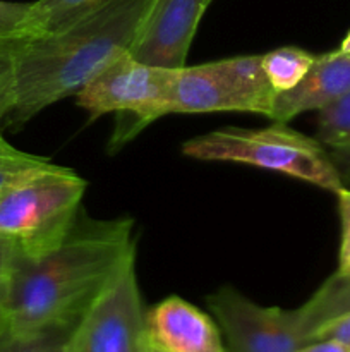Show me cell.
<instances>
[{
  "instance_id": "cell-1",
  "label": "cell",
  "mask_w": 350,
  "mask_h": 352,
  "mask_svg": "<svg viewBox=\"0 0 350 352\" xmlns=\"http://www.w3.org/2000/svg\"><path fill=\"white\" fill-rule=\"evenodd\" d=\"M136 260L134 220L78 217L67 236L40 254L12 246L5 277L10 332L75 323L126 265Z\"/></svg>"
},
{
  "instance_id": "cell-2",
  "label": "cell",
  "mask_w": 350,
  "mask_h": 352,
  "mask_svg": "<svg viewBox=\"0 0 350 352\" xmlns=\"http://www.w3.org/2000/svg\"><path fill=\"white\" fill-rule=\"evenodd\" d=\"M154 0H112L82 19L16 43V105L7 126L21 127L75 96L120 54L130 50Z\"/></svg>"
},
{
  "instance_id": "cell-3",
  "label": "cell",
  "mask_w": 350,
  "mask_h": 352,
  "mask_svg": "<svg viewBox=\"0 0 350 352\" xmlns=\"http://www.w3.org/2000/svg\"><path fill=\"white\" fill-rule=\"evenodd\" d=\"M182 153L201 162H230L264 168L331 192L345 188L325 146L287 124L273 122L261 129L223 127L185 141Z\"/></svg>"
},
{
  "instance_id": "cell-4",
  "label": "cell",
  "mask_w": 350,
  "mask_h": 352,
  "mask_svg": "<svg viewBox=\"0 0 350 352\" xmlns=\"http://www.w3.org/2000/svg\"><path fill=\"white\" fill-rule=\"evenodd\" d=\"M86 181L48 160L0 191V237L17 251L40 254L60 243L78 217Z\"/></svg>"
},
{
  "instance_id": "cell-5",
  "label": "cell",
  "mask_w": 350,
  "mask_h": 352,
  "mask_svg": "<svg viewBox=\"0 0 350 352\" xmlns=\"http://www.w3.org/2000/svg\"><path fill=\"white\" fill-rule=\"evenodd\" d=\"M177 72L141 62L126 52L98 72L75 95V102L89 120L115 113L110 146L120 148L154 120L172 113Z\"/></svg>"
},
{
  "instance_id": "cell-6",
  "label": "cell",
  "mask_w": 350,
  "mask_h": 352,
  "mask_svg": "<svg viewBox=\"0 0 350 352\" xmlns=\"http://www.w3.org/2000/svg\"><path fill=\"white\" fill-rule=\"evenodd\" d=\"M275 96L261 55H239L178 69L172 113L249 112L270 119Z\"/></svg>"
},
{
  "instance_id": "cell-7",
  "label": "cell",
  "mask_w": 350,
  "mask_h": 352,
  "mask_svg": "<svg viewBox=\"0 0 350 352\" xmlns=\"http://www.w3.org/2000/svg\"><path fill=\"white\" fill-rule=\"evenodd\" d=\"M146 309L136 260L122 268L75 325V352H146Z\"/></svg>"
},
{
  "instance_id": "cell-8",
  "label": "cell",
  "mask_w": 350,
  "mask_h": 352,
  "mask_svg": "<svg viewBox=\"0 0 350 352\" xmlns=\"http://www.w3.org/2000/svg\"><path fill=\"white\" fill-rule=\"evenodd\" d=\"M226 352H295L307 344L297 309L261 306L223 285L206 299Z\"/></svg>"
},
{
  "instance_id": "cell-9",
  "label": "cell",
  "mask_w": 350,
  "mask_h": 352,
  "mask_svg": "<svg viewBox=\"0 0 350 352\" xmlns=\"http://www.w3.org/2000/svg\"><path fill=\"white\" fill-rule=\"evenodd\" d=\"M209 3L211 0H154L130 47V55L151 65L184 67Z\"/></svg>"
},
{
  "instance_id": "cell-10",
  "label": "cell",
  "mask_w": 350,
  "mask_h": 352,
  "mask_svg": "<svg viewBox=\"0 0 350 352\" xmlns=\"http://www.w3.org/2000/svg\"><path fill=\"white\" fill-rule=\"evenodd\" d=\"M148 340L163 352H225L215 318L178 296L146 309Z\"/></svg>"
},
{
  "instance_id": "cell-11",
  "label": "cell",
  "mask_w": 350,
  "mask_h": 352,
  "mask_svg": "<svg viewBox=\"0 0 350 352\" xmlns=\"http://www.w3.org/2000/svg\"><path fill=\"white\" fill-rule=\"evenodd\" d=\"M350 91V55L338 50L316 55L307 74L295 88L277 93L270 119L288 124L294 117L321 110Z\"/></svg>"
},
{
  "instance_id": "cell-12",
  "label": "cell",
  "mask_w": 350,
  "mask_h": 352,
  "mask_svg": "<svg viewBox=\"0 0 350 352\" xmlns=\"http://www.w3.org/2000/svg\"><path fill=\"white\" fill-rule=\"evenodd\" d=\"M297 311L302 332L307 340H312L323 325L350 311V270L335 272Z\"/></svg>"
},
{
  "instance_id": "cell-13",
  "label": "cell",
  "mask_w": 350,
  "mask_h": 352,
  "mask_svg": "<svg viewBox=\"0 0 350 352\" xmlns=\"http://www.w3.org/2000/svg\"><path fill=\"white\" fill-rule=\"evenodd\" d=\"M112 0H36L31 2L30 19H27V38L54 33Z\"/></svg>"
},
{
  "instance_id": "cell-14",
  "label": "cell",
  "mask_w": 350,
  "mask_h": 352,
  "mask_svg": "<svg viewBox=\"0 0 350 352\" xmlns=\"http://www.w3.org/2000/svg\"><path fill=\"white\" fill-rule=\"evenodd\" d=\"M316 55L301 47H280L261 55V65L275 93L295 88L312 67Z\"/></svg>"
},
{
  "instance_id": "cell-15",
  "label": "cell",
  "mask_w": 350,
  "mask_h": 352,
  "mask_svg": "<svg viewBox=\"0 0 350 352\" xmlns=\"http://www.w3.org/2000/svg\"><path fill=\"white\" fill-rule=\"evenodd\" d=\"M75 323H58L30 332H5L0 336V352H75Z\"/></svg>"
},
{
  "instance_id": "cell-16",
  "label": "cell",
  "mask_w": 350,
  "mask_h": 352,
  "mask_svg": "<svg viewBox=\"0 0 350 352\" xmlns=\"http://www.w3.org/2000/svg\"><path fill=\"white\" fill-rule=\"evenodd\" d=\"M316 140L350 160V91L318 110Z\"/></svg>"
},
{
  "instance_id": "cell-17",
  "label": "cell",
  "mask_w": 350,
  "mask_h": 352,
  "mask_svg": "<svg viewBox=\"0 0 350 352\" xmlns=\"http://www.w3.org/2000/svg\"><path fill=\"white\" fill-rule=\"evenodd\" d=\"M16 43L0 40V127L16 105Z\"/></svg>"
},
{
  "instance_id": "cell-18",
  "label": "cell",
  "mask_w": 350,
  "mask_h": 352,
  "mask_svg": "<svg viewBox=\"0 0 350 352\" xmlns=\"http://www.w3.org/2000/svg\"><path fill=\"white\" fill-rule=\"evenodd\" d=\"M50 158L38 157V155L26 153V151L17 150L16 146L9 143L5 138L0 134V191L5 188L9 182L19 177L24 172L45 164Z\"/></svg>"
},
{
  "instance_id": "cell-19",
  "label": "cell",
  "mask_w": 350,
  "mask_h": 352,
  "mask_svg": "<svg viewBox=\"0 0 350 352\" xmlns=\"http://www.w3.org/2000/svg\"><path fill=\"white\" fill-rule=\"evenodd\" d=\"M31 3L0 0V40L14 41L27 38Z\"/></svg>"
},
{
  "instance_id": "cell-20",
  "label": "cell",
  "mask_w": 350,
  "mask_h": 352,
  "mask_svg": "<svg viewBox=\"0 0 350 352\" xmlns=\"http://www.w3.org/2000/svg\"><path fill=\"white\" fill-rule=\"evenodd\" d=\"M338 198L340 215V250H338V270L340 274L350 270V189L342 188L335 192Z\"/></svg>"
},
{
  "instance_id": "cell-21",
  "label": "cell",
  "mask_w": 350,
  "mask_h": 352,
  "mask_svg": "<svg viewBox=\"0 0 350 352\" xmlns=\"http://www.w3.org/2000/svg\"><path fill=\"white\" fill-rule=\"evenodd\" d=\"M318 339H328L335 340V342L343 344L350 349V311L343 313L338 318L331 320L326 325H323L318 332L312 336V340Z\"/></svg>"
},
{
  "instance_id": "cell-22",
  "label": "cell",
  "mask_w": 350,
  "mask_h": 352,
  "mask_svg": "<svg viewBox=\"0 0 350 352\" xmlns=\"http://www.w3.org/2000/svg\"><path fill=\"white\" fill-rule=\"evenodd\" d=\"M295 352H350L349 347L343 344L335 342V340L328 339H318V340H309L307 344L297 349Z\"/></svg>"
},
{
  "instance_id": "cell-23",
  "label": "cell",
  "mask_w": 350,
  "mask_h": 352,
  "mask_svg": "<svg viewBox=\"0 0 350 352\" xmlns=\"http://www.w3.org/2000/svg\"><path fill=\"white\" fill-rule=\"evenodd\" d=\"M10 254H12V244H10L7 239H3V237H0V287L5 285Z\"/></svg>"
},
{
  "instance_id": "cell-24",
  "label": "cell",
  "mask_w": 350,
  "mask_h": 352,
  "mask_svg": "<svg viewBox=\"0 0 350 352\" xmlns=\"http://www.w3.org/2000/svg\"><path fill=\"white\" fill-rule=\"evenodd\" d=\"M9 329L7 322V309H5V285L0 287V336Z\"/></svg>"
},
{
  "instance_id": "cell-25",
  "label": "cell",
  "mask_w": 350,
  "mask_h": 352,
  "mask_svg": "<svg viewBox=\"0 0 350 352\" xmlns=\"http://www.w3.org/2000/svg\"><path fill=\"white\" fill-rule=\"evenodd\" d=\"M336 50H338L340 54H349L350 55V30L347 31V34L343 36L342 43H340V47L336 48Z\"/></svg>"
},
{
  "instance_id": "cell-26",
  "label": "cell",
  "mask_w": 350,
  "mask_h": 352,
  "mask_svg": "<svg viewBox=\"0 0 350 352\" xmlns=\"http://www.w3.org/2000/svg\"><path fill=\"white\" fill-rule=\"evenodd\" d=\"M146 352H163L161 349H158V347H154L153 344L150 342V340H148V346H146Z\"/></svg>"
},
{
  "instance_id": "cell-27",
  "label": "cell",
  "mask_w": 350,
  "mask_h": 352,
  "mask_svg": "<svg viewBox=\"0 0 350 352\" xmlns=\"http://www.w3.org/2000/svg\"><path fill=\"white\" fill-rule=\"evenodd\" d=\"M225 352H226V349H225Z\"/></svg>"
},
{
  "instance_id": "cell-28",
  "label": "cell",
  "mask_w": 350,
  "mask_h": 352,
  "mask_svg": "<svg viewBox=\"0 0 350 352\" xmlns=\"http://www.w3.org/2000/svg\"><path fill=\"white\" fill-rule=\"evenodd\" d=\"M211 2H213V0H211Z\"/></svg>"
}]
</instances>
